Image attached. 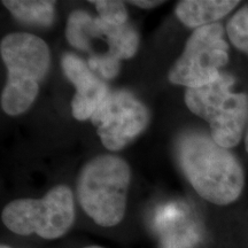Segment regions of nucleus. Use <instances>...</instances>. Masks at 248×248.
Wrapping results in <instances>:
<instances>
[{
	"mask_svg": "<svg viewBox=\"0 0 248 248\" xmlns=\"http://www.w3.org/2000/svg\"><path fill=\"white\" fill-rule=\"evenodd\" d=\"M177 159L185 177L204 200L225 206L240 197L245 185L243 167L210 135L199 131L182 135L177 142Z\"/></svg>",
	"mask_w": 248,
	"mask_h": 248,
	"instance_id": "nucleus-1",
	"label": "nucleus"
},
{
	"mask_svg": "<svg viewBox=\"0 0 248 248\" xmlns=\"http://www.w3.org/2000/svg\"><path fill=\"white\" fill-rule=\"evenodd\" d=\"M0 54L7 68V80L1 93V108L17 116L36 100L39 84L47 75L51 53L46 43L27 32H13L0 43Z\"/></svg>",
	"mask_w": 248,
	"mask_h": 248,
	"instance_id": "nucleus-2",
	"label": "nucleus"
},
{
	"mask_svg": "<svg viewBox=\"0 0 248 248\" xmlns=\"http://www.w3.org/2000/svg\"><path fill=\"white\" fill-rule=\"evenodd\" d=\"M131 170L116 155H99L80 170L77 198L86 215L95 224L110 228L125 215Z\"/></svg>",
	"mask_w": 248,
	"mask_h": 248,
	"instance_id": "nucleus-3",
	"label": "nucleus"
},
{
	"mask_svg": "<svg viewBox=\"0 0 248 248\" xmlns=\"http://www.w3.org/2000/svg\"><path fill=\"white\" fill-rule=\"evenodd\" d=\"M233 84V77L221 73L212 84L185 92L188 109L209 123L212 138L228 150L239 144L248 121V97L232 92Z\"/></svg>",
	"mask_w": 248,
	"mask_h": 248,
	"instance_id": "nucleus-4",
	"label": "nucleus"
},
{
	"mask_svg": "<svg viewBox=\"0 0 248 248\" xmlns=\"http://www.w3.org/2000/svg\"><path fill=\"white\" fill-rule=\"evenodd\" d=\"M4 225L20 235L53 240L63 237L75 221V201L68 186L58 185L40 199H16L1 213Z\"/></svg>",
	"mask_w": 248,
	"mask_h": 248,
	"instance_id": "nucleus-5",
	"label": "nucleus"
},
{
	"mask_svg": "<svg viewBox=\"0 0 248 248\" xmlns=\"http://www.w3.org/2000/svg\"><path fill=\"white\" fill-rule=\"evenodd\" d=\"M223 36L224 28L219 23L195 29L169 71L170 82L187 89L215 82L221 76L219 69L229 61V46Z\"/></svg>",
	"mask_w": 248,
	"mask_h": 248,
	"instance_id": "nucleus-6",
	"label": "nucleus"
},
{
	"mask_svg": "<svg viewBox=\"0 0 248 248\" xmlns=\"http://www.w3.org/2000/svg\"><path fill=\"white\" fill-rule=\"evenodd\" d=\"M91 122L107 150H122L138 137L150 123V111L126 90L109 91L99 105Z\"/></svg>",
	"mask_w": 248,
	"mask_h": 248,
	"instance_id": "nucleus-7",
	"label": "nucleus"
},
{
	"mask_svg": "<svg viewBox=\"0 0 248 248\" xmlns=\"http://www.w3.org/2000/svg\"><path fill=\"white\" fill-rule=\"evenodd\" d=\"M66 37L69 44L77 49L88 52L94 38H106L108 53L122 59L129 53L135 43V28L129 22L114 26L93 17L83 11L73 12L68 17Z\"/></svg>",
	"mask_w": 248,
	"mask_h": 248,
	"instance_id": "nucleus-8",
	"label": "nucleus"
},
{
	"mask_svg": "<svg viewBox=\"0 0 248 248\" xmlns=\"http://www.w3.org/2000/svg\"><path fill=\"white\" fill-rule=\"evenodd\" d=\"M67 78L75 85L76 93L71 100V111L76 120L91 119L99 105L109 93L104 79L94 75L89 64L73 53H66L61 60Z\"/></svg>",
	"mask_w": 248,
	"mask_h": 248,
	"instance_id": "nucleus-9",
	"label": "nucleus"
},
{
	"mask_svg": "<svg viewBox=\"0 0 248 248\" xmlns=\"http://www.w3.org/2000/svg\"><path fill=\"white\" fill-rule=\"evenodd\" d=\"M239 4L233 0H184L176 6L175 13L184 26L198 29L221 20Z\"/></svg>",
	"mask_w": 248,
	"mask_h": 248,
	"instance_id": "nucleus-10",
	"label": "nucleus"
},
{
	"mask_svg": "<svg viewBox=\"0 0 248 248\" xmlns=\"http://www.w3.org/2000/svg\"><path fill=\"white\" fill-rule=\"evenodd\" d=\"M2 5L23 23L37 27H49L54 21L55 1L49 0H5Z\"/></svg>",
	"mask_w": 248,
	"mask_h": 248,
	"instance_id": "nucleus-11",
	"label": "nucleus"
},
{
	"mask_svg": "<svg viewBox=\"0 0 248 248\" xmlns=\"http://www.w3.org/2000/svg\"><path fill=\"white\" fill-rule=\"evenodd\" d=\"M226 33L235 47L248 54V6L231 17L226 24Z\"/></svg>",
	"mask_w": 248,
	"mask_h": 248,
	"instance_id": "nucleus-12",
	"label": "nucleus"
},
{
	"mask_svg": "<svg viewBox=\"0 0 248 248\" xmlns=\"http://www.w3.org/2000/svg\"><path fill=\"white\" fill-rule=\"evenodd\" d=\"M95 5V9L99 13V17L114 26H122L128 23V12L125 5L122 1L115 0H98L90 1Z\"/></svg>",
	"mask_w": 248,
	"mask_h": 248,
	"instance_id": "nucleus-13",
	"label": "nucleus"
},
{
	"mask_svg": "<svg viewBox=\"0 0 248 248\" xmlns=\"http://www.w3.org/2000/svg\"><path fill=\"white\" fill-rule=\"evenodd\" d=\"M121 59L110 53L92 54L89 58L88 64L93 71H98L102 78L111 79L117 76L121 69Z\"/></svg>",
	"mask_w": 248,
	"mask_h": 248,
	"instance_id": "nucleus-14",
	"label": "nucleus"
},
{
	"mask_svg": "<svg viewBox=\"0 0 248 248\" xmlns=\"http://www.w3.org/2000/svg\"><path fill=\"white\" fill-rule=\"evenodd\" d=\"M164 1H160V0H157V1H151V0H140V1H138V0H131V1H129V4L131 5H135L137 6V7H140V8H146V9H150V8H154L156 7V6H160L162 5Z\"/></svg>",
	"mask_w": 248,
	"mask_h": 248,
	"instance_id": "nucleus-15",
	"label": "nucleus"
},
{
	"mask_svg": "<svg viewBox=\"0 0 248 248\" xmlns=\"http://www.w3.org/2000/svg\"><path fill=\"white\" fill-rule=\"evenodd\" d=\"M245 144H246V150L248 152V130H247V133H246V138H245Z\"/></svg>",
	"mask_w": 248,
	"mask_h": 248,
	"instance_id": "nucleus-16",
	"label": "nucleus"
},
{
	"mask_svg": "<svg viewBox=\"0 0 248 248\" xmlns=\"http://www.w3.org/2000/svg\"><path fill=\"white\" fill-rule=\"evenodd\" d=\"M84 248H104L101 246H88V247H84Z\"/></svg>",
	"mask_w": 248,
	"mask_h": 248,
	"instance_id": "nucleus-17",
	"label": "nucleus"
},
{
	"mask_svg": "<svg viewBox=\"0 0 248 248\" xmlns=\"http://www.w3.org/2000/svg\"><path fill=\"white\" fill-rule=\"evenodd\" d=\"M0 248H11V247L6 246V245H1V246H0Z\"/></svg>",
	"mask_w": 248,
	"mask_h": 248,
	"instance_id": "nucleus-18",
	"label": "nucleus"
}]
</instances>
